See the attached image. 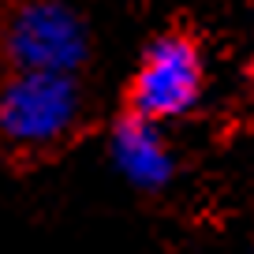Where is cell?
Segmentation results:
<instances>
[{
	"instance_id": "cell-4",
	"label": "cell",
	"mask_w": 254,
	"mask_h": 254,
	"mask_svg": "<svg viewBox=\"0 0 254 254\" xmlns=\"http://www.w3.org/2000/svg\"><path fill=\"white\" fill-rule=\"evenodd\" d=\"M109 157L116 172L142 194H157L176 180V153L161 124L124 112L109 131Z\"/></svg>"
},
{
	"instance_id": "cell-2",
	"label": "cell",
	"mask_w": 254,
	"mask_h": 254,
	"mask_svg": "<svg viewBox=\"0 0 254 254\" xmlns=\"http://www.w3.org/2000/svg\"><path fill=\"white\" fill-rule=\"evenodd\" d=\"M86 116V94L75 75H19L0 82V142L45 153L64 146Z\"/></svg>"
},
{
	"instance_id": "cell-3",
	"label": "cell",
	"mask_w": 254,
	"mask_h": 254,
	"mask_svg": "<svg viewBox=\"0 0 254 254\" xmlns=\"http://www.w3.org/2000/svg\"><path fill=\"white\" fill-rule=\"evenodd\" d=\"M202 90H206V67L194 38H187L183 30H168L142 49V60L127 90V101H131L127 112L150 124H168L187 116L202 101Z\"/></svg>"
},
{
	"instance_id": "cell-1",
	"label": "cell",
	"mask_w": 254,
	"mask_h": 254,
	"mask_svg": "<svg viewBox=\"0 0 254 254\" xmlns=\"http://www.w3.org/2000/svg\"><path fill=\"white\" fill-rule=\"evenodd\" d=\"M0 53L19 75H75L90 60V23L67 0H19L0 23Z\"/></svg>"
}]
</instances>
